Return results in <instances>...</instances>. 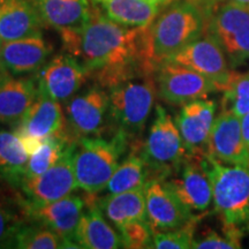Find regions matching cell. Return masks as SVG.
Segmentation results:
<instances>
[{
	"label": "cell",
	"instance_id": "obj_1",
	"mask_svg": "<svg viewBox=\"0 0 249 249\" xmlns=\"http://www.w3.org/2000/svg\"><path fill=\"white\" fill-rule=\"evenodd\" d=\"M144 30L121 26L93 5L85 27L59 35L64 51L79 59L93 83L107 90L133 77L152 75L155 68L144 52Z\"/></svg>",
	"mask_w": 249,
	"mask_h": 249
},
{
	"label": "cell",
	"instance_id": "obj_2",
	"mask_svg": "<svg viewBox=\"0 0 249 249\" xmlns=\"http://www.w3.org/2000/svg\"><path fill=\"white\" fill-rule=\"evenodd\" d=\"M171 1V0H170ZM211 0H174L144 30V52L156 68L208 30Z\"/></svg>",
	"mask_w": 249,
	"mask_h": 249
},
{
	"label": "cell",
	"instance_id": "obj_3",
	"mask_svg": "<svg viewBox=\"0 0 249 249\" xmlns=\"http://www.w3.org/2000/svg\"><path fill=\"white\" fill-rule=\"evenodd\" d=\"M211 187L214 213L223 223L224 233L242 238L249 232V166L229 165L202 155Z\"/></svg>",
	"mask_w": 249,
	"mask_h": 249
},
{
	"label": "cell",
	"instance_id": "obj_4",
	"mask_svg": "<svg viewBox=\"0 0 249 249\" xmlns=\"http://www.w3.org/2000/svg\"><path fill=\"white\" fill-rule=\"evenodd\" d=\"M107 92L110 133H118L126 138L130 148L141 144L143 132L157 97L154 76L133 77L107 89Z\"/></svg>",
	"mask_w": 249,
	"mask_h": 249
},
{
	"label": "cell",
	"instance_id": "obj_5",
	"mask_svg": "<svg viewBox=\"0 0 249 249\" xmlns=\"http://www.w3.org/2000/svg\"><path fill=\"white\" fill-rule=\"evenodd\" d=\"M130 144L118 133L105 136H88L76 141L73 163L79 189L88 195L104 192Z\"/></svg>",
	"mask_w": 249,
	"mask_h": 249
},
{
	"label": "cell",
	"instance_id": "obj_6",
	"mask_svg": "<svg viewBox=\"0 0 249 249\" xmlns=\"http://www.w3.org/2000/svg\"><path fill=\"white\" fill-rule=\"evenodd\" d=\"M150 179H166L180 169L187 157L185 143L176 120L161 105H156L155 118L139 148Z\"/></svg>",
	"mask_w": 249,
	"mask_h": 249
},
{
	"label": "cell",
	"instance_id": "obj_7",
	"mask_svg": "<svg viewBox=\"0 0 249 249\" xmlns=\"http://www.w3.org/2000/svg\"><path fill=\"white\" fill-rule=\"evenodd\" d=\"M207 33L222 46L232 70L249 61V6L211 0Z\"/></svg>",
	"mask_w": 249,
	"mask_h": 249
},
{
	"label": "cell",
	"instance_id": "obj_8",
	"mask_svg": "<svg viewBox=\"0 0 249 249\" xmlns=\"http://www.w3.org/2000/svg\"><path fill=\"white\" fill-rule=\"evenodd\" d=\"M108 92L97 83L81 89L64 104L67 132L74 141L110 133Z\"/></svg>",
	"mask_w": 249,
	"mask_h": 249
},
{
	"label": "cell",
	"instance_id": "obj_9",
	"mask_svg": "<svg viewBox=\"0 0 249 249\" xmlns=\"http://www.w3.org/2000/svg\"><path fill=\"white\" fill-rule=\"evenodd\" d=\"M157 97L170 105H185L220 91L219 87L197 71L181 65L163 61L154 73Z\"/></svg>",
	"mask_w": 249,
	"mask_h": 249
},
{
	"label": "cell",
	"instance_id": "obj_10",
	"mask_svg": "<svg viewBox=\"0 0 249 249\" xmlns=\"http://www.w3.org/2000/svg\"><path fill=\"white\" fill-rule=\"evenodd\" d=\"M75 148L76 142H74L57 164L39 176L22 180L18 192L23 204H46L66 197L79 189L73 163Z\"/></svg>",
	"mask_w": 249,
	"mask_h": 249
},
{
	"label": "cell",
	"instance_id": "obj_11",
	"mask_svg": "<svg viewBox=\"0 0 249 249\" xmlns=\"http://www.w3.org/2000/svg\"><path fill=\"white\" fill-rule=\"evenodd\" d=\"M165 61L174 62L197 71L216 83L220 91L229 87L236 74L232 70L222 46L209 33H205Z\"/></svg>",
	"mask_w": 249,
	"mask_h": 249
},
{
	"label": "cell",
	"instance_id": "obj_12",
	"mask_svg": "<svg viewBox=\"0 0 249 249\" xmlns=\"http://www.w3.org/2000/svg\"><path fill=\"white\" fill-rule=\"evenodd\" d=\"M38 92L65 104L87 85L89 74L74 55L55 54L35 74Z\"/></svg>",
	"mask_w": 249,
	"mask_h": 249
},
{
	"label": "cell",
	"instance_id": "obj_13",
	"mask_svg": "<svg viewBox=\"0 0 249 249\" xmlns=\"http://www.w3.org/2000/svg\"><path fill=\"white\" fill-rule=\"evenodd\" d=\"M147 217L154 231H171L192 222L196 216L177 196L165 179H150L144 186Z\"/></svg>",
	"mask_w": 249,
	"mask_h": 249
},
{
	"label": "cell",
	"instance_id": "obj_14",
	"mask_svg": "<svg viewBox=\"0 0 249 249\" xmlns=\"http://www.w3.org/2000/svg\"><path fill=\"white\" fill-rule=\"evenodd\" d=\"M22 207L28 220L49 227L73 245L74 248H80L74 241V235L87 207V198L71 194L46 204L26 205L22 203Z\"/></svg>",
	"mask_w": 249,
	"mask_h": 249
},
{
	"label": "cell",
	"instance_id": "obj_15",
	"mask_svg": "<svg viewBox=\"0 0 249 249\" xmlns=\"http://www.w3.org/2000/svg\"><path fill=\"white\" fill-rule=\"evenodd\" d=\"M202 155L188 156L180 169L165 179L193 213H204L213 203V187L202 164Z\"/></svg>",
	"mask_w": 249,
	"mask_h": 249
},
{
	"label": "cell",
	"instance_id": "obj_16",
	"mask_svg": "<svg viewBox=\"0 0 249 249\" xmlns=\"http://www.w3.org/2000/svg\"><path fill=\"white\" fill-rule=\"evenodd\" d=\"M204 154L224 164L249 166L240 118L227 110L220 111L214 119Z\"/></svg>",
	"mask_w": 249,
	"mask_h": 249
},
{
	"label": "cell",
	"instance_id": "obj_17",
	"mask_svg": "<svg viewBox=\"0 0 249 249\" xmlns=\"http://www.w3.org/2000/svg\"><path fill=\"white\" fill-rule=\"evenodd\" d=\"M53 46L43 37V34L9 40L0 48V66L15 76L33 75L49 60Z\"/></svg>",
	"mask_w": 249,
	"mask_h": 249
},
{
	"label": "cell",
	"instance_id": "obj_18",
	"mask_svg": "<svg viewBox=\"0 0 249 249\" xmlns=\"http://www.w3.org/2000/svg\"><path fill=\"white\" fill-rule=\"evenodd\" d=\"M12 129L20 139H37L42 141L49 136L68 134L61 103L40 92L27 113L12 126Z\"/></svg>",
	"mask_w": 249,
	"mask_h": 249
},
{
	"label": "cell",
	"instance_id": "obj_19",
	"mask_svg": "<svg viewBox=\"0 0 249 249\" xmlns=\"http://www.w3.org/2000/svg\"><path fill=\"white\" fill-rule=\"evenodd\" d=\"M217 104L213 99H195L182 105L176 124L189 156L205 152L208 140L216 119Z\"/></svg>",
	"mask_w": 249,
	"mask_h": 249
},
{
	"label": "cell",
	"instance_id": "obj_20",
	"mask_svg": "<svg viewBox=\"0 0 249 249\" xmlns=\"http://www.w3.org/2000/svg\"><path fill=\"white\" fill-rule=\"evenodd\" d=\"M38 96L36 76L0 74V124L13 126L29 110Z\"/></svg>",
	"mask_w": 249,
	"mask_h": 249
},
{
	"label": "cell",
	"instance_id": "obj_21",
	"mask_svg": "<svg viewBox=\"0 0 249 249\" xmlns=\"http://www.w3.org/2000/svg\"><path fill=\"white\" fill-rule=\"evenodd\" d=\"M87 207L74 235L76 245L86 249L124 248L119 231L113 229L98 207L96 195L87 194Z\"/></svg>",
	"mask_w": 249,
	"mask_h": 249
},
{
	"label": "cell",
	"instance_id": "obj_22",
	"mask_svg": "<svg viewBox=\"0 0 249 249\" xmlns=\"http://www.w3.org/2000/svg\"><path fill=\"white\" fill-rule=\"evenodd\" d=\"M45 27L58 31L77 30L91 18L89 0H31Z\"/></svg>",
	"mask_w": 249,
	"mask_h": 249
},
{
	"label": "cell",
	"instance_id": "obj_23",
	"mask_svg": "<svg viewBox=\"0 0 249 249\" xmlns=\"http://www.w3.org/2000/svg\"><path fill=\"white\" fill-rule=\"evenodd\" d=\"M44 27L31 0H0V37L2 42L42 34Z\"/></svg>",
	"mask_w": 249,
	"mask_h": 249
},
{
	"label": "cell",
	"instance_id": "obj_24",
	"mask_svg": "<svg viewBox=\"0 0 249 249\" xmlns=\"http://www.w3.org/2000/svg\"><path fill=\"white\" fill-rule=\"evenodd\" d=\"M29 154L13 130L0 128V189L18 191Z\"/></svg>",
	"mask_w": 249,
	"mask_h": 249
},
{
	"label": "cell",
	"instance_id": "obj_25",
	"mask_svg": "<svg viewBox=\"0 0 249 249\" xmlns=\"http://www.w3.org/2000/svg\"><path fill=\"white\" fill-rule=\"evenodd\" d=\"M96 202L105 217L116 227L127 223L148 220L144 187L119 194H107L103 197L96 195Z\"/></svg>",
	"mask_w": 249,
	"mask_h": 249
},
{
	"label": "cell",
	"instance_id": "obj_26",
	"mask_svg": "<svg viewBox=\"0 0 249 249\" xmlns=\"http://www.w3.org/2000/svg\"><path fill=\"white\" fill-rule=\"evenodd\" d=\"M112 21L129 28H148L160 13L149 0H93Z\"/></svg>",
	"mask_w": 249,
	"mask_h": 249
},
{
	"label": "cell",
	"instance_id": "obj_27",
	"mask_svg": "<svg viewBox=\"0 0 249 249\" xmlns=\"http://www.w3.org/2000/svg\"><path fill=\"white\" fill-rule=\"evenodd\" d=\"M140 145L130 148L128 155L118 165L104 189L107 194H119L141 188L150 180L147 165L139 151Z\"/></svg>",
	"mask_w": 249,
	"mask_h": 249
},
{
	"label": "cell",
	"instance_id": "obj_28",
	"mask_svg": "<svg viewBox=\"0 0 249 249\" xmlns=\"http://www.w3.org/2000/svg\"><path fill=\"white\" fill-rule=\"evenodd\" d=\"M74 142L76 141L71 138L70 134L49 136L43 140L40 147L29 156L23 179L39 176L57 164Z\"/></svg>",
	"mask_w": 249,
	"mask_h": 249
},
{
	"label": "cell",
	"instance_id": "obj_29",
	"mask_svg": "<svg viewBox=\"0 0 249 249\" xmlns=\"http://www.w3.org/2000/svg\"><path fill=\"white\" fill-rule=\"evenodd\" d=\"M9 248L17 249H58L74 248L54 231L42 224L27 220L12 239Z\"/></svg>",
	"mask_w": 249,
	"mask_h": 249
},
{
	"label": "cell",
	"instance_id": "obj_30",
	"mask_svg": "<svg viewBox=\"0 0 249 249\" xmlns=\"http://www.w3.org/2000/svg\"><path fill=\"white\" fill-rule=\"evenodd\" d=\"M27 220L20 193L0 189V248H9L15 233Z\"/></svg>",
	"mask_w": 249,
	"mask_h": 249
},
{
	"label": "cell",
	"instance_id": "obj_31",
	"mask_svg": "<svg viewBox=\"0 0 249 249\" xmlns=\"http://www.w3.org/2000/svg\"><path fill=\"white\" fill-rule=\"evenodd\" d=\"M222 110H227L241 118L249 113V71L236 73L224 90Z\"/></svg>",
	"mask_w": 249,
	"mask_h": 249
},
{
	"label": "cell",
	"instance_id": "obj_32",
	"mask_svg": "<svg viewBox=\"0 0 249 249\" xmlns=\"http://www.w3.org/2000/svg\"><path fill=\"white\" fill-rule=\"evenodd\" d=\"M198 218L179 229L171 231H154L152 247L157 249H189L195 239V229Z\"/></svg>",
	"mask_w": 249,
	"mask_h": 249
},
{
	"label": "cell",
	"instance_id": "obj_33",
	"mask_svg": "<svg viewBox=\"0 0 249 249\" xmlns=\"http://www.w3.org/2000/svg\"><path fill=\"white\" fill-rule=\"evenodd\" d=\"M117 230L120 233L124 248L143 249L152 247L154 230L148 220L124 224L117 227Z\"/></svg>",
	"mask_w": 249,
	"mask_h": 249
},
{
	"label": "cell",
	"instance_id": "obj_34",
	"mask_svg": "<svg viewBox=\"0 0 249 249\" xmlns=\"http://www.w3.org/2000/svg\"><path fill=\"white\" fill-rule=\"evenodd\" d=\"M192 248L194 249H236L241 248L240 238L234 235L218 234L214 231H208L203 236L194 239Z\"/></svg>",
	"mask_w": 249,
	"mask_h": 249
},
{
	"label": "cell",
	"instance_id": "obj_35",
	"mask_svg": "<svg viewBox=\"0 0 249 249\" xmlns=\"http://www.w3.org/2000/svg\"><path fill=\"white\" fill-rule=\"evenodd\" d=\"M241 119V129H242V136H244V141L247 150L249 152V113L245 114Z\"/></svg>",
	"mask_w": 249,
	"mask_h": 249
},
{
	"label": "cell",
	"instance_id": "obj_36",
	"mask_svg": "<svg viewBox=\"0 0 249 249\" xmlns=\"http://www.w3.org/2000/svg\"><path fill=\"white\" fill-rule=\"evenodd\" d=\"M149 1L154 2V4H156V5H160V4H164V2L170 1V0H149Z\"/></svg>",
	"mask_w": 249,
	"mask_h": 249
},
{
	"label": "cell",
	"instance_id": "obj_37",
	"mask_svg": "<svg viewBox=\"0 0 249 249\" xmlns=\"http://www.w3.org/2000/svg\"><path fill=\"white\" fill-rule=\"evenodd\" d=\"M233 1L239 2V4H244V5L249 6V0H233Z\"/></svg>",
	"mask_w": 249,
	"mask_h": 249
},
{
	"label": "cell",
	"instance_id": "obj_38",
	"mask_svg": "<svg viewBox=\"0 0 249 249\" xmlns=\"http://www.w3.org/2000/svg\"><path fill=\"white\" fill-rule=\"evenodd\" d=\"M2 43H4V42H2V39H1V37H0V48H1V45H2Z\"/></svg>",
	"mask_w": 249,
	"mask_h": 249
},
{
	"label": "cell",
	"instance_id": "obj_39",
	"mask_svg": "<svg viewBox=\"0 0 249 249\" xmlns=\"http://www.w3.org/2000/svg\"><path fill=\"white\" fill-rule=\"evenodd\" d=\"M2 71H4V70H2V68H1V66H0V74H1V73H2Z\"/></svg>",
	"mask_w": 249,
	"mask_h": 249
}]
</instances>
